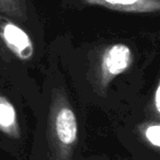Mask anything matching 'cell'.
Returning <instances> with one entry per match:
<instances>
[{"instance_id": "6da1fadb", "label": "cell", "mask_w": 160, "mask_h": 160, "mask_svg": "<svg viewBox=\"0 0 160 160\" xmlns=\"http://www.w3.org/2000/svg\"><path fill=\"white\" fill-rule=\"evenodd\" d=\"M49 160H72L78 142V122L64 89L52 92L47 118Z\"/></svg>"}, {"instance_id": "8992f818", "label": "cell", "mask_w": 160, "mask_h": 160, "mask_svg": "<svg viewBox=\"0 0 160 160\" xmlns=\"http://www.w3.org/2000/svg\"><path fill=\"white\" fill-rule=\"evenodd\" d=\"M0 13L24 22L28 19L25 0H0Z\"/></svg>"}, {"instance_id": "7a4b0ae2", "label": "cell", "mask_w": 160, "mask_h": 160, "mask_svg": "<svg viewBox=\"0 0 160 160\" xmlns=\"http://www.w3.org/2000/svg\"><path fill=\"white\" fill-rule=\"evenodd\" d=\"M133 62V53L129 46L116 43L107 46L99 56L94 66V88L98 93L105 91L115 77L125 72Z\"/></svg>"}, {"instance_id": "3957f363", "label": "cell", "mask_w": 160, "mask_h": 160, "mask_svg": "<svg viewBox=\"0 0 160 160\" xmlns=\"http://www.w3.org/2000/svg\"><path fill=\"white\" fill-rule=\"evenodd\" d=\"M0 38L18 58L22 60L32 58L34 47L30 36L20 27L3 16H0Z\"/></svg>"}, {"instance_id": "277c9868", "label": "cell", "mask_w": 160, "mask_h": 160, "mask_svg": "<svg viewBox=\"0 0 160 160\" xmlns=\"http://www.w3.org/2000/svg\"><path fill=\"white\" fill-rule=\"evenodd\" d=\"M87 6L101 7L126 13H155L160 10V0H82Z\"/></svg>"}, {"instance_id": "5b68a950", "label": "cell", "mask_w": 160, "mask_h": 160, "mask_svg": "<svg viewBox=\"0 0 160 160\" xmlns=\"http://www.w3.org/2000/svg\"><path fill=\"white\" fill-rule=\"evenodd\" d=\"M0 131L9 137H20V127L14 107L0 94Z\"/></svg>"}, {"instance_id": "ba28073f", "label": "cell", "mask_w": 160, "mask_h": 160, "mask_svg": "<svg viewBox=\"0 0 160 160\" xmlns=\"http://www.w3.org/2000/svg\"><path fill=\"white\" fill-rule=\"evenodd\" d=\"M160 88H159V85L157 86V88H156L155 90V100H153V102H155V108H156V112L157 113H159L160 111V104H159V101H160Z\"/></svg>"}, {"instance_id": "52a82bcc", "label": "cell", "mask_w": 160, "mask_h": 160, "mask_svg": "<svg viewBox=\"0 0 160 160\" xmlns=\"http://www.w3.org/2000/svg\"><path fill=\"white\" fill-rule=\"evenodd\" d=\"M142 135L145 139L155 148H159L160 146V126L157 122L149 123L144 125Z\"/></svg>"}]
</instances>
